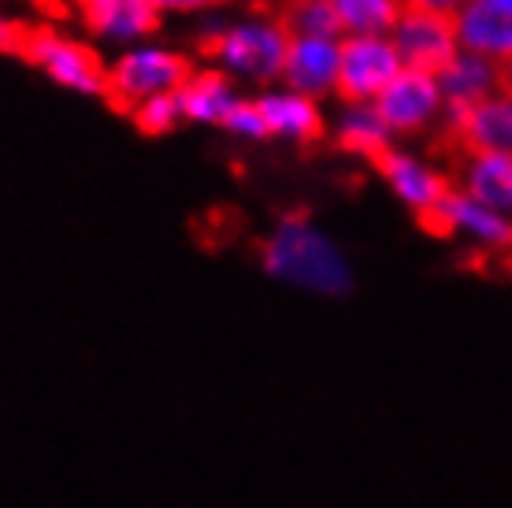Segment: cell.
<instances>
[{
	"label": "cell",
	"instance_id": "6da1fadb",
	"mask_svg": "<svg viewBox=\"0 0 512 508\" xmlns=\"http://www.w3.org/2000/svg\"><path fill=\"white\" fill-rule=\"evenodd\" d=\"M260 264L271 279L305 293L346 297L353 290V267H349L346 253L308 216H282L264 238Z\"/></svg>",
	"mask_w": 512,
	"mask_h": 508
},
{
	"label": "cell",
	"instance_id": "7a4b0ae2",
	"mask_svg": "<svg viewBox=\"0 0 512 508\" xmlns=\"http://www.w3.org/2000/svg\"><path fill=\"white\" fill-rule=\"evenodd\" d=\"M286 49H290V34L275 19L216 26V30L201 34V41H197V52L205 56L208 64L219 67L223 75H238L249 78V82H275V78H282Z\"/></svg>",
	"mask_w": 512,
	"mask_h": 508
},
{
	"label": "cell",
	"instance_id": "3957f363",
	"mask_svg": "<svg viewBox=\"0 0 512 508\" xmlns=\"http://www.w3.org/2000/svg\"><path fill=\"white\" fill-rule=\"evenodd\" d=\"M197 67L190 56L160 45H141V49L123 52L116 64H108L104 78V104L119 115H134L145 101L164 97V93H179Z\"/></svg>",
	"mask_w": 512,
	"mask_h": 508
},
{
	"label": "cell",
	"instance_id": "277c9868",
	"mask_svg": "<svg viewBox=\"0 0 512 508\" xmlns=\"http://www.w3.org/2000/svg\"><path fill=\"white\" fill-rule=\"evenodd\" d=\"M19 60L45 71L56 86L75 89V93H90V97H101L104 93L108 64L101 60V52L86 45V41L64 34V30H56V26H26L23 45H19Z\"/></svg>",
	"mask_w": 512,
	"mask_h": 508
},
{
	"label": "cell",
	"instance_id": "5b68a950",
	"mask_svg": "<svg viewBox=\"0 0 512 508\" xmlns=\"http://www.w3.org/2000/svg\"><path fill=\"white\" fill-rule=\"evenodd\" d=\"M401 71L405 64L390 38H342L334 93L346 104H375Z\"/></svg>",
	"mask_w": 512,
	"mask_h": 508
},
{
	"label": "cell",
	"instance_id": "8992f818",
	"mask_svg": "<svg viewBox=\"0 0 512 508\" xmlns=\"http://www.w3.org/2000/svg\"><path fill=\"white\" fill-rule=\"evenodd\" d=\"M390 41L401 52V64L405 67H416V71H427V75H442L457 60V52H461L457 15L405 8Z\"/></svg>",
	"mask_w": 512,
	"mask_h": 508
},
{
	"label": "cell",
	"instance_id": "52a82bcc",
	"mask_svg": "<svg viewBox=\"0 0 512 508\" xmlns=\"http://www.w3.org/2000/svg\"><path fill=\"white\" fill-rule=\"evenodd\" d=\"M420 223L438 238H468L483 253H512V219L483 208L457 186L427 216H420Z\"/></svg>",
	"mask_w": 512,
	"mask_h": 508
},
{
	"label": "cell",
	"instance_id": "ba28073f",
	"mask_svg": "<svg viewBox=\"0 0 512 508\" xmlns=\"http://www.w3.org/2000/svg\"><path fill=\"white\" fill-rule=\"evenodd\" d=\"M446 145L461 156L512 153V97L501 89L494 97L464 108H446Z\"/></svg>",
	"mask_w": 512,
	"mask_h": 508
},
{
	"label": "cell",
	"instance_id": "9c48e42d",
	"mask_svg": "<svg viewBox=\"0 0 512 508\" xmlns=\"http://www.w3.org/2000/svg\"><path fill=\"white\" fill-rule=\"evenodd\" d=\"M372 108L386 123L390 134H420L423 127L435 123V115L446 108V101H442L438 75L405 67V71L379 93V101H375Z\"/></svg>",
	"mask_w": 512,
	"mask_h": 508
},
{
	"label": "cell",
	"instance_id": "30bf717a",
	"mask_svg": "<svg viewBox=\"0 0 512 508\" xmlns=\"http://www.w3.org/2000/svg\"><path fill=\"white\" fill-rule=\"evenodd\" d=\"M375 171L386 178V186L397 193V201L409 204L416 216H427V212L453 190V182H449L442 171L427 167L423 160H416V156H409V153H397V149H386V153L375 160Z\"/></svg>",
	"mask_w": 512,
	"mask_h": 508
},
{
	"label": "cell",
	"instance_id": "8fae6325",
	"mask_svg": "<svg viewBox=\"0 0 512 508\" xmlns=\"http://www.w3.org/2000/svg\"><path fill=\"white\" fill-rule=\"evenodd\" d=\"M338 49H342V38H290L286 64H282L286 89L305 93L312 101L323 97V93H334V82H338Z\"/></svg>",
	"mask_w": 512,
	"mask_h": 508
},
{
	"label": "cell",
	"instance_id": "7c38bea8",
	"mask_svg": "<svg viewBox=\"0 0 512 508\" xmlns=\"http://www.w3.org/2000/svg\"><path fill=\"white\" fill-rule=\"evenodd\" d=\"M457 34H461L464 52L512 71V8H498L490 0H472L457 15Z\"/></svg>",
	"mask_w": 512,
	"mask_h": 508
},
{
	"label": "cell",
	"instance_id": "4fadbf2b",
	"mask_svg": "<svg viewBox=\"0 0 512 508\" xmlns=\"http://www.w3.org/2000/svg\"><path fill=\"white\" fill-rule=\"evenodd\" d=\"M260 115H264V127L268 138L294 141V145H312L327 134L323 127V112L316 108L312 97L294 93V89H264L260 97H253Z\"/></svg>",
	"mask_w": 512,
	"mask_h": 508
},
{
	"label": "cell",
	"instance_id": "5bb4252c",
	"mask_svg": "<svg viewBox=\"0 0 512 508\" xmlns=\"http://www.w3.org/2000/svg\"><path fill=\"white\" fill-rule=\"evenodd\" d=\"M90 34L108 41H138L156 34L160 12L153 0H93L86 8H78Z\"/></svg>",
	"mask_w": 512,
	"mask_h": 508
},
{
	"label": "cell",
	"instance_id": "9a60e30c",
	"mask_svg": "<svg viewBox=\"0 0 512 508\" xmlns=\"http://www.w3.org/2000/svg\"><path fill=\"white\" fill-rule=\"evenodd\" d=\"M442 86V101L446 108H464V104H479L505 89V67L490 64L483 56L472 52H457V60L438 75Z\"/></svg>",
	"mask_w": 512,
	"mask_h": 508
},
{
	"label": "cell",
	"instance_id": "2e32d148",
	"mask_svg": "<svg viewBox=\"0 0 512 508\" xmlns=\"http://www.w3.org/2000/svg\"><path fill=\"white\" fill-rule=\"evenodd\" d=\"M472 201L512 219V153H475L464 156L461 186Z\"/></svg>",
	"mask_w": 512,
	"mask_h": 508
},
{
	"label": "cell",
	"instance_id": "e0dca14e",
	"mask_svg": "<svg viewBox=\"0 0 512 508\" xmlns=\"http://www.w3.org/2000/svg\"><path fill=\"white\" fill-rule=\"evenodd\" d=\"M179 101H182V119L223 127V119L231 115V108L242 97L234 93L231 75H223L219 67H205V71H193L190 82L179 89Z\"/></svg>",
	"mask_w": 512,
	"mask_h": 508
},
{
	"label": "cell",
	"instance_id": "ac0fdd59",
	"mask_svg": "<svg viewBox=\"0 0 512 508\" xmlns=\"http://www.w3.org/2000/svg\"><path fill=\"white\" fill-rule=\"evenodd\" d=\"M390 138L394 134L386 130V123L375 115L372 104H349L342 119H338V127H334V141H338L342 153L364 156L372 164L390 149Z\"/></svg>",
	"mask_w": 512,
	"mask_h": 508
},
{
	"label": "cell",
	"instance_id": "d6986e66",
	"mask_svg": "<svg viewBox=\"0 0 512 508\" xmlns=\"http://www.w3.org/2000/svg\"><path fill=\"white\" fill-rule=\"evenodd\" d=\"M342 38H390L405 12L401 0H331Z\"/></svg>",
	"mask_w": 512,
	"mask_h": 508
},
{
	"label": "cell",
	"instance_id": "ffe728a7",
	"mask_svg": "<svg viewBox=\"0 0 512 508\" xmlns=\"http://www.w3.org/2000/svg\"><path fill=\"white\" fill-rule=\"evenodd\" d=\"M130 119H134L138 134H145V138H164V134H171V130L182 123L179 93H164V97H153V101H145L138 112L130 115Z\"/></svg>",
	"mask_w": 512,
	"mask_h": 508
},
{
	"label": "cell",
	"instance_id": "44dd1931",
	"mask_svg": "<svg viewBox=\"0 0 512 508\" xmlns=\"http://www.w3.org/2000/svg\"><path fill=\"white\" fill-rule=\"evenodd\" d=\"M223 130H227V134H238V138H249V141H268V127H264V115H260L256 101L234 104L231 115L223 119Z\"/></svg>",
	"mask_w": 512,
	"mask_h": 508
},
{
	"label": "cell",
	"instance_id": "7402d4cb",
	"mask_svg": "<svg viewBox=\"0 0 512 508\" xmlns=\"http://www.w3.org/2000/svg\"><path fill=\"white\" fill-rule=\"evenodd\" d=\"M23 34H26V23H15V19H0V52H8V56H19Z\"/></svg>",
	"mask_w": 512,
	"mask_h": 508
},
{
	"label": "cell",
	"instance_id": "603a6c76",
	"mask_svg": "<svg viewBox=\"0 0 512 508\" xmlns=\"http://www.w3.org/2000/svg\"><path fill=\"white\" fill-rule=\"evenodd\" d=\"M405 8H423V12H438V15H461L472 0H401Z\"/></svg>",
	"mask_w": 512,
	"mask_h": 508
},
{
	"label": "cell",
	"instance_id": "cb8c5ba5",
	"mask_svg": "<svg viewBox=\"0 0 512 508\" xmlns=\"http://www.w3.org/2000/svg\"><path fill=\"white\" fill-rule=\"evenodd\" d=\"M156 12H205V8H216L223 0H153Z\"/></svg>",
	"mask_w": 512,
	"mask_h": 508
},
{
	"label": "cell",
	"instance_id": "d4e9b609",
	"mask_svg": "<svg viewBox=\"0 0 512 508\" xmlns=\"http://www.w3.org/2000/svg\"><path fill=\"white\" fill-rule=\"evenodd\" d=\"M505 93L512 97V71H505Z\"/></svg>",
	"mask_w": 512,
	"mask_h": 508
},
{
	"label": "cell",
	"instance_id": "484cf974",
	"mask_svg": "<svg viewBox=\"0 0 512 508\" xmlns=\"http://www.w3.org/2000/svg\"><path fill=\"white\" fill-rule=\"evenodd\" d=\"M490 4H498V8H512V0H490Z\"/></svg>",
	"mask_w": 512,
	"mask_h": 508
},
{
	"label": "cell",
	"instance_id": "4316f807",
	"mask_svg": "<svg viewBox=\"0 0 512 508\" xmlns=\"http://www.w3.org/2000/svg\"><path fill=\"white\" fill-rule=\"evenodd\" d=\"M71 4H75V8H86V4H93V0H71Z\"/></svg>",
	"mask_w": 512,
	"mask_h": 508
}]
</instances>
